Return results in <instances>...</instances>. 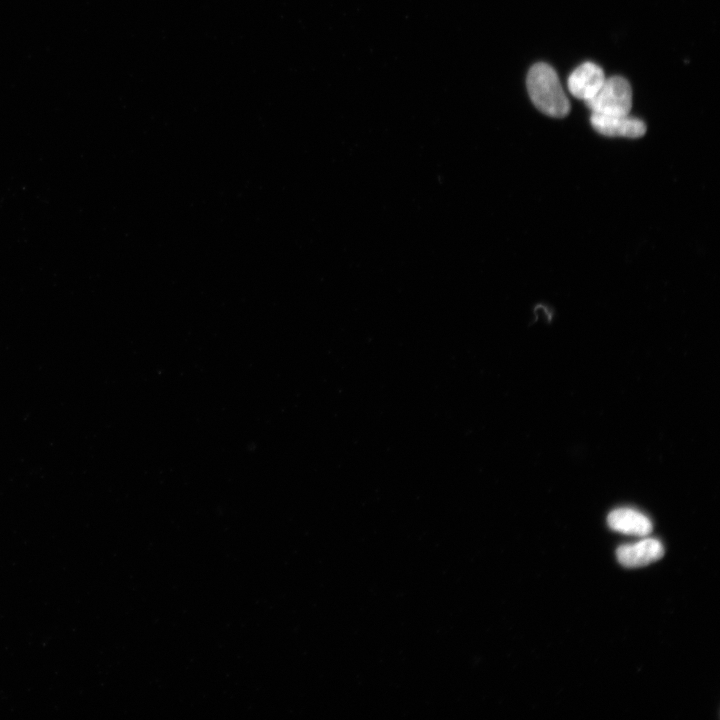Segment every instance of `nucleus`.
Listing matches in <instances>:
<instances>
[{
    "label": "nucleus",
    "instance_id": "obj_2",
    "mask_svg": "<svg viewBox=\"0 0 720 720\" xmlns=\"http://www.w3.org/2000/svg\"><path fill=\"white\" fill-rule=\"evenodd\" d=\"M585 104L592 113L629 114L632 108V88L621 76L606 78L599 91Z\"/></svg>",
    "mask_w": 720,
    "mask_h": 720
},
{
    "label": "nucleus",
    "instance_id": "obj_3",
    "mask_svg": "<svg viewBox=\"0 0 720 720\" xmlns=\"http://www.w3.org/2000/svg\"><path fill=\"white\" fill-rule=\"evenodd\" d=\"M592 127L600 134L609 137L639 138L646 132L645 123L629 114L605 115L592 113Z\"/></svg>",
    "mask_w": 720,
    "mask_h": 720
},
{
    "label": "nucleus",
    "instance_id": "obj_4",
    "mask_svg": "<svg viewBox=\"0 0 720 720\" xmlns=\"http://www.w3.org/2000/svg\"><path fill=\"white\" fill-rule=\"evenodd\" d=\"M605 79L604 71L600 66L593 62H585L569 75L567 85L574 97L586 102L599 91Z\"/></svg>",
    "mask_w": 720,
    "mask_h": 720
},
{
    "label": "nucleus",
    "instance_id": "obj_1",
    "mask_svg": "<svg viewBox=\"0 0 720 720\" xmlns=\"http://www.w3.org/2000/svg\"><path fill=\"white\" fill-rule=\"evenodd\" d=\"M526 84L531 101L539 111L554 118H562L569 113V100L550 65L534 64L528 72Z\"/></svg>",
    "mask_w": 720,
    "mask_h": 720
},
{
    "label": "nucleus",
    "instance_id": "obj_6",
    "mask_svg": "<svg viewBox=\"0 0 720 720\" xmlns=\"http://www.w3.org/2000/svg\"><path fill=\"white\" fill-rule=\"evenodd\" d=\"M609 527L617 532L644 537L651 533L652 523L643 513L631 508H618L607 517Z\"/></svg>",
    "mask_w": 720,
    "mask_h": 720
},
{
    "label": "nucleus",
    "instance_id": "obj_5",
    "mask_svg": "<svg viewBox=\"0 0 720 720\" xmlns=\"http://www.w3.org/2000/svg\"><path fill=\"white\" fill-rule=\"evenodd\" d=\"M664 555L662 543L654 538H645L634 544L618 547L616 556L619 563L628 568L646 566Z\"/></svg>",
    "mask_w": 720,
    "mask_h": 720
}]
</instances>
